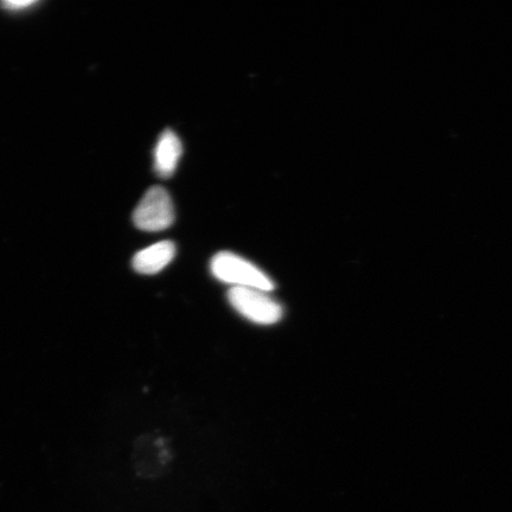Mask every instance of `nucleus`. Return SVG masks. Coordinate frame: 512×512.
I'll return each mask as SVG.
<instances>
[{"label":"nucleus","mask_w":512,"mask_h":512,"mask_svg":"<svg viewBox=\"0 0 512 512\" xmlns=\"http://www.w3.org/2000/svg\"><path fill=\"white\" fill-rule=\"evenodd\" d=\"M211 273L217 280L233 287L255 288L264 292L274 291V281L252 262L230 252L216 254L211 260Z\"/></svg>","instance_id":"1"},{"label":"nucleus","mask_w":512,"mask_h":512,"mask_svg":"<svg viewBox=\"0 0 512 512\" xmlns=\"http://www.w3.org/2000/svg\"><path fill=\"white\" fill-rule=\"evenodd\" d=\"M182 151L181 140L175 132L166 130L160 134L155 150V169L159 177L169 178L174 175Z\"/></svg>","instance_id":"5"},{"label":"nucleus","mask_w":512,"mask_h":512,"mask_svg":"<svg viewBox=\"0 0 512 512\" xmlns=\"http://www.w3.org/2000/svg\"><path fill=\"white\" fill-rule=\"evenodd\" d=\"M176 246L172 241H162L134 255L132 266L139 274L153 275L163 271L175 259Z\"/></svg>","instance_id":"4"},{"label":"nucleus","mask_w":512,"mask_h":512,"mask_svg":"<svg viewBox=\"0 0 512 512\" xmlns=\"http://www.w3.org/2000/svg\"><path fill=\"white\" fill-rule=\"evenodd\" d=\"M175 221L174 203L169 192L153 187L146 192L133 214V222L145 232H160Z\"/></svg>","instance_id":"3"},{"label":"nucleus","mask_w":512,"mask_h":512,"mask_svg":"<svg viewBox=\"0 0 512 512\" xmlns=\"http://www.w3.org/2000/svg\"><path fill=\"white\" fill-rule=\"evenodd\" d=\"M35 4L34 0H6V2L2 3V6L5 10L18 11L30 8V6Z\"/></svg>","instance_id":"6"},{"label":"nucleus","mask_w":512,"mask_h":512,"mask_svg":"<svg viewBox=\"0 0 512 512\" xmlns=\"http://www.w3.org/2000/svg\"><path fill=\"white\" fill-rule=\"evenodd\" d=\"M267 293L255 288L232 287L228 300L236 312L255 324H277L283 319L284 309Z\"/></svg>","instance_id":"2"}]
</instances>
